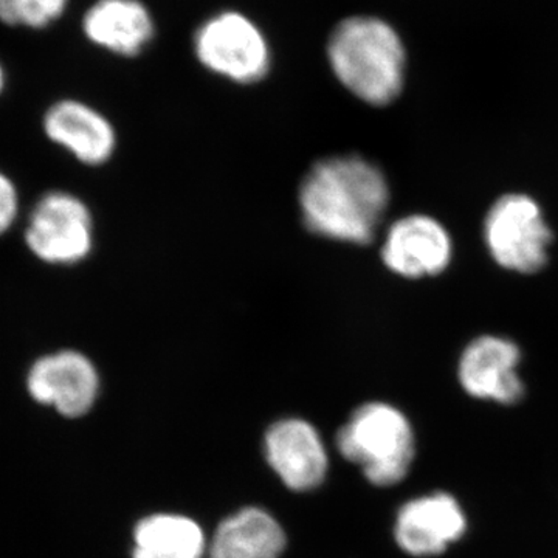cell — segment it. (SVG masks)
Listing matches in <instances>:
<instances>
[{
	"label": "cell",
	"instance_id": "6da1fadb",
	"mask_svg": "<svg viewBox=\"0 0 558 558\" xmlns=\"http://www.w3.org/2000/svg\"><path fill=\"white\" fill-rule=\"evenodd\" d=\"M304 226L314 234L365 245L376 236L389 204L384 172L360 156L319 160L300 186Z\"/></svg>",
	"mask_w": 558,
	"mask_h": 558
},
{
	"label": "cell",
	"instance_id": "7a4b0ae2",
	"mask_svg": "<svg viewBox=\"0 0 558 558\" xmlns=\"http://www.w3.org/2000/svg\"><path fill=\"white\" fill-rule=\"evenodd\" d=\"M328 57L340 83L371 106H387L403 89L405 49L385 22L374 17L341 22L330 36Z\"/></svg>",
	"mask_w": 558,
	"mask_h": 558
},
{
	"label": "cell",
	"instance_id": "3957f363",
	"mask_svg": "<svg viewBox=\"0 0 558 558\" xmlns=\"http://www.w3.org/2000/svg\"><path fill=\"white\" fill-rule=\"evenodd\" d=\"M341 457L363 469L374 486H395L405 478L414 458L410 422L388 403L371 402L352 413L337 435Z\"/></svg>",
	"mask_w": 558,
	"mask_h": 558
},
{
	"label": "cell",
	"instance_id": "277c9868",
	"mask_svg": "<svg viewBox=\"0 0 558 558\" xmlns=\"http://www.w3.org/2000/svg\"><path fill=\"white\" fill-rule=\"evenodd\" d=\"M24 242L40 263L73 267L89 258L95 222L89 205L64 190L44 193L27 216Z\"/></svg>",
	"mask_w": 558,
	"mask_h": 558
},
{
	"label": "cell",
	"instance_id": "5b68a950",
	"mask_svg": "<svg viewBox=\"0 0 558 558\" xmlns=\"http://www.w3.org/2000/svg\"><path fill=\"white\" fill-rule=\"evenodd\" d=\"M484 234L488 252L505 269L534 274L548 260L553 233L537 202L523 194H509L495 202Z\"/></svg>",
	"mask_w": 558,
	"mask_h": 558
},
{
	"label": "cell",
	"instance_id": "8992f818",
	"mask_svg": "<svg viewBox=\"0 0 558 558\" xmlns=\"http://www.w3.org/2000/svg\"><path fill=\"white\" fill-rule=\"evenodd\" d=\"M196 53L211 72L234 83H258L270 68V51L263 33L238 13H223L197 32Z\"/></svg>",
	"mask_w": 558,
	"mask_h": 558
},
{
	"label": "cell",
	"instance_id": "52a82bcc",
	"mask_svg": "<svg viewBox=\"0 0 558 558\" xmlns=\"http://www.w3.org/2000/svg\"><path fill=\"white\" fill-rule=\"evenodd\" d=\"M27 389L43 405L65 417L89 413L100 392V376L92 360L75 349L43 355L31 366Z\"/></svg>",
	"mask_w": 558,
	"mask_h": 558
},
{
	"label": "cell",
	"instance_id": "ba28073f",
	"mask_svg": "<svg viewBox=\"0 0 558 558\" xmlns=\"http://www.w3.org/2000/svg\"><path fill=\"white\" fill-rule=\"evenodd\" d=\"M264 453L279 480L293 492L314 490L328 473L325 444L303 418L275 422L264 438Z\"/></svg>",
	"mask_w": 558,
	"mask_h": 558
},
{
	"label": "cell",
	"instance_id": "9c48e42d",
	"mask_svg": "<svg viewBox=\"0 0 558 558\" xmlns=\"http://www.w3.org/2000/svg\"><path fill=\"white\" fill-rule=\"evenodd\" d=\"M451 250L449 233L438 220L413 215L396 220L389 227L381 247V260L399 277H435L449 266Z\"/></svg>",
	"mask_w": 558,
	"mask_h": 558
},
{
	"label": "cell",
	"instance_id": "30bf717a",
	"mask_svg": "<svg viewBox=\"0 0 558 558\" xmlns=\"http://www.w3.org/2000/svg\"><path fill=\"white\" fill-rule=\"evenodd\" d=\"M49 142L86 167H101L117 149L113 124L95 108L80 100L53 102L43 117Z\"/></svg>",
	"mask_w": 558,
	"mask_h": 558
},
{
	"label": "cell",
	"instance_id": "8fae6325",
	"mask_svg": "<svg viewBox=\"0 0 558 558\" xmlns=\"http://www.w3.org/2000/svg\"><path fill=\"white\" fill-rule=\"evenodd\" d=\"M520 351L512 341L484 336L469 344L459 363V379L469 395L499 403H515L523 396L517 365Z\"/></svg>",
	"mask_w": 558,
	"mask_h": 558
},
{
	"label": "cell",
	"instance_id": "7c38bea8",
	"mask_svg": "<svg viewBox=\"0 0 558 558\" xmlns=\"http://www.w3.org/2000/svg\"><path fill=\"white\" fill-rule=\"evenodd\" d=\"M465 529L458 502L438 494L410 501L400 509L396 539L411 556H436L457 542Z\"/></svg>",
	"mask_w": 558,
	"mask_h": 558
},
{
	"label": "cell",
	"instance_id": "4fadbf2b",
	"mask_svg": "<svg viewBox=\"0 0 558 558\" xmlns=\"http://www.w3.org/2000/svg\"><path fill=\"white\" fill-rule=\"evenodd\" d=\"M83 28L92 43L121 57H135L153 38V21L138 0H98Z\"/></svg>",
	"mask_w": 558,
	"mask_h": 558
},
{
	"label": "cell",
	"instance_id": "5bb4252c",
	"mask_svg": "<svg viewBox=\"0 0 558 558\" xmlns=\"http://www.w3.org/2000/svg\"><path fill=\"white\" fill-rule=\"evenodd\" d=\"M286 545L284 529L269 512L245 508L216 529L208 558H279Z\"/></svg>",
	"mask_w": 558,
	"mask_h": 558
},
{
	"label": "cell",
	"instance_id": "9a60e30c",
	"mask_svg": "<svg viewBox=\"0 0 558 558\" xmlns=\"http://www.w3.org/2000/svg\"><path fill=\"white\" fill-rule=\"evenodd\" d=\"M132 558H204L207 539L196 521L174 513H156L134 531Z\"/></svg>",
	"mask_w": 558,
	"mask_h": 558
},
{
	"label": "cell",
	"instance_id": "2e32d148",
	"mask_svg": "<svg viewBox=\"0 0 558 558\" xmlns=\"http://www.w3.org/2000/svg\"><path fill=\"white\" fill-rule=\"evenodd\" d=\"M68 0H0V21L21 27L43 28L64 13Z\"/></svg>",
	"mask_w": 558,
	"mask_h": 558
},
{
	"label": "cell",
	"instance_id": "e0dca14e",
	"mask_svg": "<svg viewBox=\"0 0 558 558\" xmlns=\"http://www.w3.org/2000/svg\"><path fill=\"white\" fill-rule=\"evenodd\" d=\"M20 215V190L7 172L0 171V238L13 229Z\"/></svg>",
	"mask_w": 558,
	"mask_h": 558
},
{
	"label": "cell",
	"instance_id": "ac0fdd59",
	"mask_svg": "<svg viewBox=\"0 0 558 558\" xmlns=\"http://www.w3.org/2000/svg\"><path fill=\"white\" fill-rule=\"evenodd\" d=\"M3 87H5V72H3L2 64H0V94H2Z\"/></svg>",
	"mask_w": 558,
	"mask_h": 558
}]
</instances>
